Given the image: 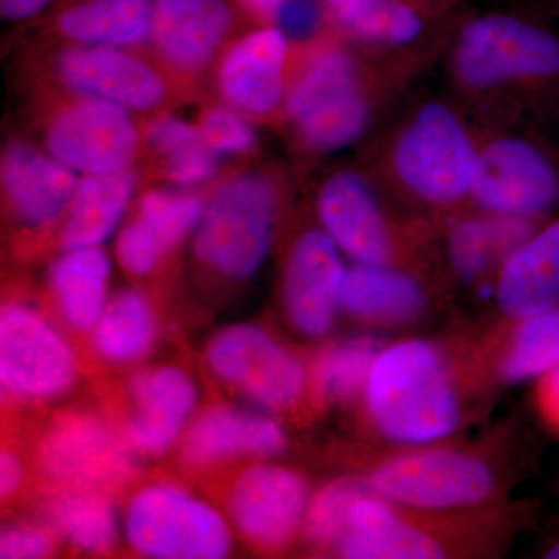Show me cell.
I'll return each mask as SVG.
<instances>
[{
    "instance_id": "ee69618b",
    "label": "cell",
    "mask_w": 559,
    "mask_h": 559,
    "mask_svg": "<svg viewBox=\"0 0 559 559\" xmlns=\"http://www.w3.org/2000/svg\"><path fill=\"white\" fill-rule=\"evenodd\" d=\"M546 3L547 11L551 14V16L559 17V0H543Z\"/></svg>"
},
{
    "instance_id": "f546056e",
    "label": "cell",
    "mask_w": 559,
    "mask_h": 559,
    "mask_svg": "<svg viewBox=\"0 0 559 559\" xmlns=\"http://www.w3.org/2000/svg\"><path fill=\"white\" fill-rule=\"evenodd\" d=\"M156 333V316L150 300L138 289H124L106 305L92 330V344L103 359L130 364L146 356Z\"/></svg>"
},
{
    "instance_id": "f35d334b",
    "label": "cell",
    "mask_w": 559,
    "mask_h": 559,
    "mask_svg": "<svg viewBox=\"0 0 559 559\" xmlns=\"http://www.w3.org/2000/svg\"><path fill=\"white\" fill-rule=\"evenodd\" d=\"M53 536L36 525H11L0 536V558L36 559L53 551Z\"/></svg>"
},
{
    "instance_id": "52a82bcc",
    "label": "cell",
    "mask_w": 559,
    "mask_h": 559,
    "mask_svg": "<svg viewBox=\"0 0 559 559\" xmlns=\"http://www.w3.org/2000/svg\"><path fill=\"white\" fill-rule=\"evenodd\" d=\"M132 550L156 559H219L229 554V525L187 489L154 484L135 492L124 514Z\"/></svg>"
},
{
    "instance_id": "4fadbf2b",
    "label": "cell",
    "mask_w": 559,
    "mask_h": 559,
    "mask_svg": "<svg viewBox=\"0 0 559 559\" xmlns=\"http://www.w3.org/2000/svg\"><path fill=\"white\" fill-rule=\"evenodd\" d=\"M293 50V39L275 24L261 25L235 40L216 73L223 100L253 119L283 117Z\"/></svg>"
},
{
    "instance_id": "e0dca14e",
    "label": "cell",
    "mask_w": 559,
    "mask_h": 559,
    "mask_svg": "<svg viewBox=\"0 0 559 559\" xmlns=\"http://www.w3.org/2000/svg\"><path fill=\"white\" fill-rule=\"evenodd\" d=\"M229 514L238 532L264 550H277L293 539L307 514L308 488L299 474L275 465H257L235 480Z\"/></svg>"
},
{
    "instance_id": "277c9868",
    "label": "cell",
    "mask_w": 559,
    "mask_h": 559,
    "mask_svg": "<svg viewBox=\"0 0 559 559\" xmlns=\"http://www.w3.org/2000/svg\"><path fill=\"white\" fill-rule=\"evenodd\" d=\"M364 392L374 425L399 443H432L457 426V393L429 342L404 341L378 353Z\"/></svg>"
},
{
    "instance_id": "9a60e30c",
    "label": "cell",
    "mask_w": 559,
    "mask_h": 559,
    "mask_svg": "<svg viewBox=\"0 0 559 559\" xmlns=\"http://www.w3.org/2000/svg\"><path fill=\"white\" fill-rule=\"evenodd\" d=\"M58 81L79 97L98 98L131 112H150L168 98L159 70L119 47L68 44L53 60Z\"/></svg>"
},
{
    "instance_id": "60d3db41",
    "label": "cell",
    "mask_w": 559,
    "mask_h": 559,
    "mask_svg": "<svg viewBox=\"0 0 559 559\" xmlns=\"http://www.w3.org/2000/svg\"><path fill=\"white\" fill-rule=\"evenodd\" d=\"M539 404L547 419L559 429V364L540 381Z\"/></svg>"
},
{
    "instance_id": "7bdbcfd3",
    "label": "cell",
    "mask_w": 559,
    "mask_h": 559,
    "mask_svg": "<svg viewBox=\"0 0 559 559\" xmlns=\"http://www.w3.org/2000/svg\"><path fill=\"white\" fill-rule=\"evenodd\" d=\"M22 477H24V469L17 455L13 452L2 451L0 455V492L2 498H10L11 495L20 488Z\"/></svg>"
},
{
    "instance_id": "8d00e7d4",
    "label": "cell",
    "mask_w": 559,
    "mask_h": 559,
    "mask_svg": "<svg viewBox=\"0 0 559 559\" xmlns=\"http://www.w3.org/2000/svg\"><path fill=\"white\" fill-rule=\"evenodd\" d=\"M202 142L215 156H237L250 153L257 145V134L246 116L231 108H210L198 123Z\"/></svg>"
},
{
    "instance_id": "d6986e66",
    "label": "cell",
    "mask_w": 559,
    "mask_h": 559,
    "mask_svg": "<svg viewBox=\"0 0 559 559\" xmlns=\"http://www.w3.org/2000/svg\"><path fill=\"white\" fill-rule=\"evenodd\" d=\"M130 414L124 439L131 450L160 455L170 450L189 426L198 403L193 380L176 367H154L131 378Z\"/></svg>"
},
{
    "instance_id": "ffe728a7",
    "label": "cell",
    "mask_w": 559,
    "mask_h": 559,
    "mask_svg": "<svg viewBox=\"0 0 559 559\" xmlns=\"http://www.w3.org/2000/svg\"><path fill=\"white\" fill-rule=\"evenodd\" d=\"M0 182L10 212L31 229H47L66 216L79 186L75 171L24 140L3 148Z\"/></svg>"
},
{
    "instance_id": "9c48e42d",
    "label": "cell",
    "mask_w": 559,
    "mask_h": 559,
    "mask_svg": "<svg viewBox=\"0 0 559 559\" xmlns=\"http://www.w3.org/2000/svg\"><path fill=\"white\" fill-rule=\"evenodd\" d=\"M79 378L75 353L60 331L24 304L0 312V382L13 399L46 403L61 399Z\"/></svg>"
},
{
    "instance_id": "f6af8a7d",
    "label": "cell",
    "mask_w": 559,
    "mask_h": 559,
    "mask_svg": "<svg viewBox=\"0 0 559 559\" xmlns=\"http://www.w3.org/2000/svg\"><path fill=\"white\" fill-rule=\"evenodd\" d=\"M547 558L559 559V543L557 546L551 547L549 554H547Z\"/></svg>"
},
{
    "instance_id": "44dd1931",
    "label": "cell",
    "mask_w": 559,
    "mask_h": 559,
    "mask_svg": "<svg viewBox=\"0 0 559 559\" xmlns=\"http://www.w3.org/2000/svg\"><path fill=\"white\" fill-rule=\"evenodd\" d=\"M235 25L227 0H154L150 43L180 73L207 66Z\"/></svg>"
},
{
    "instance_id": "4dcf8cb0",
    "label": "cell",
    "mask_w": 559,
    "mask_h": 559,
    "mask_svg": "<svg viewBox=\"0 0 559 559\" xmlns=\"http://www.w3.org/2000/svg\"><path fill=\"white\" fill-rule=\"evenodd\" d=\"M49 520L62 539L84 554H105L119 538L116 509L98 491L69 489L51 500Z\"/></svg>"
},
{
    "instance_id": "b9f144b4",
    "label": "cell",
    "mask_w": 559,
    "mask_h": 559,
    "mask_svg": "<svg viewBox=\"0 0 559 559\" xmlns=\"http://www.w3.org/2000/svg\"><path fill=\"white\" fill-rule=\"evenodd\" d=\"M293 2L294 0H238L245 13L261 25L277 24L280 14Z\"/></svg>"
},
{
    "instance_id": "cb8c5ba5",
    "label": "cell",
    "mask_w": 559,
    "mask_h": 559,
    "mask_svg": "<svg viewBox=\"0 0 559 559\" xmlns=\"http://www.w3.org/2000/svg\"><path fill=\"white\" fill-rule=\"evenodd\" d=\"M342 558L433 559L443 557L440 544L396 516L382 496L360 492L349 506L347 524L334 544Z\"/></svg>"
},
{
    "instance_id": "7c38bea8",
    "label": "cell",
    "mask_w": 559,
    "mask_h": 559,
    "mask_svg": "<svg viewBox=\"0 0 559 559\" xmlns=\"http://www.w3.org/2000/svg\"><path fill=\"white\" fill-rule=\"evenodd\" d=\"M492 474L480 460L451 451L412 452L382 463L370 477L389 502L423 510L473 506L491 495Z\"/></svg>"
},
{
    "instance_id": "4316f807",
    "label": "cell",
    "mask_w": 559,
    "mask_h": 559,
    "mask_svg": "<svg viewBox=\"0 0 559 559\" xmlns=\"http://www.w3.org/2000/svg\"><path fill=\"white\" fill-rule=\"evenodd\" d=\"M135 175L131 168L79 180L60 235L62 250L91 248L108 240L131 204Z\"/></svg>"
},
{
    "instance_id": "d6a6232c",
    "label": "cell",
    "mask_w": 559,
    "mask_h": 559,
    "mask_svg": "<svg viewBox=\"0 0 559 559\" xmlns=\"http://www.w3.org/2000/svg\"><path fill=\"white\" fill-rule=\"evenodd\" d=\"M559 364V305L522 319L502 362L507 380L544 377Z\"/></svg>"
},
{
    "instance_id": "7a4b0ae2",
    "label": "cell",
    "mask_w": 559,
    "mask_h": 559,
    "mask_svg": "<svg viewBox=\"0 0 559 559\" xmlns=\"http://www.w3.org/2000/svg\"><path fill=\"white\" fill-rule=\"evenodd\" d=\"M447 97L479 128L559 119V28L518 11H463L440 64Z\"/></svg>"
},
{
    "instance_id": "8fae6325",
    "label": "cell",
    "mask_w": 559,
    "mask_h": 559,
    "mask_svg": "<svg viewBox=\"0 0 559 559\" xmlns=\"http://www.w3.org/2000/svg\"><path fill=\"white\" fill-rule=\"evenodd\" d=\"M209 369L253 403L285 409L300 399L307 382L304 364L255 325H231L210 341Z\"/></svg>"
},
{
    "instance_id": "7402d4cb",
    "label": "cell",
    "mask_w": 559,
    "mask_h": 559,
    "mask_svg": "<svg viewBox=\"0 0 559 559\" xmlns=\"http://www.w3.org/2000/svg\"><path fill=\"white\" fill-rule=\"evenodd\" d=\"M286 447L285 430L275 419L237 407L216 406L189 425L182 459L193 468H209L235 459H267Z\"/></svg>"
},
{
    "instance_id": "74e56055",
    "label": "cell",
    "mask_w": 559,
    "mask_h": 559,
    "mask_svg": "<svg viewBox=\"0 0 559 559\" xmlns=\"http://www.w3.org/2000/svg\"><path fill=\"white\" fill-rule=\"evenodd\" d=\"M120 266L132 275L150 274L157 266L165 250L153 231L135 216L121 229L116 242Z\"/></svg>"
},
{
    "instance_id": "83f0119b",
    "label": "cell",
    "mask_w": 559,
    "mask_h": 559,
    "mask_svg": "<svg viewBox=\"0 0 559 559\" xmlns=\"http://www.w3.org/2000/svg\"><path fill=\"white\" fill-rule=\"evenodd\" d=\"M425 299L421 283L409 272L353 263L342 280L340 307L355 318L401 322L418 314Z\"/></svg>"
},
{
    "instance_id": "5b68a950",
    "label": "cell",
    "mask_w": 559,
    "mask_h": 559,
    "mask_svg": "<svg viewBox=\"0 0 559 559\" xmlns=\"http://www.w3.org/2000/svg\"><path fill=\"white\" fill-rule=\"evenodd\" d=\"M469 205L546 223L559 215V143L538 127L479 128Z\"/></svg>"
},
{
    "instance_id": "f1b7e54d",
    "label": "cell",
    "mask_w": 559,
    "mask_h": 559,
    "mask_svg": "<svg viewBox=\"0 0 559 559\" xmlns=\"http://www.w3.org/2000/svg\"><path fill=\"white\" fill-rule=\"evenodd\" d=\"M110 261L98 246L64 250L51 264L50 286L70 329L92 331L108 305Z\"/></svg>"
},
{
    "instance_id": "d4e9b609",
    "label": "cell",
    "mask_w": 559,
    "mask_h": 559,
    "mask_svg": "<svg viewBox=\"0 0 559 559\" xmlns=\"http://www.w3.org/2000/svg\"><path fill=\"white\" fill-rule=\"evenodd\" d=\"M153 11L154 0H58L49 27L75 46L130 49L150 40Z\"/></svg>"
},
{
    "instance_id": "d590c367",
    "label": "cell",
    "mask_w": 559,
    "mask_h": 559,
    "mask_svg": "<svg viewBox=\"0 0 559 559\" xmlns=\"http://www.w3.org/2000/svg\"><path fill=\"white\" fill-rule=\"evenodd\" d=\"M364 489L353 481L340 480L320 489L308 503L305 514V532L318 546L336 544L347 524L349 506Z\"/></svg>"
},
{
    "instance_id": "ba28073f",
    "label": "cell",
    "mask_w": 559,
    "mask_h": 559,
    "mask_svg": "<svg viewBox=\"0 0 559 559\" xmlns=\"http://www.w3.org/2000/svg\"><path fill=\"white\" fill-rule=\"evenodd\" d=\"M396 204L360 165L330 173L316 194L320 227L353 263L395 266L404 252Z\"/></svg>"
},
{
    "instance_id": "30bf717a",
    "label": "cell",
    "mask_w": 559,
    "mask_h": 559,
    "mask_svg": "<svg viewBox=\"0 0 559 559\" xmlns=\"http://www.w3.org/2000/svg\"><path fill=\"white\" fill-rule=\"evenodd\" d=\"M44 142L51 156L70 170L83 176L109 175L131 168L139 131L131 110L76 95L47 121Z\"/></svg>"
},
{
    "instance_id": "836d02e7",
    "label": "cell",
    "mask_w": 559,
    "mask_h": 559,
    "mask_svg": "<svg viewBox=\"0 0 559 559\" xmlns=\"http://www.w3.org/2000/svg\"><path fill=\"white\" fill-rule=\"evenodd\" d=\"M377 345L367 340L342 341L323 349L314 362L312 381L319 395L330 401H348L366 389Z\"/></svg>"
},
{
    "instance_id": "ac0fdd59",
    "label": "cell",
    "mask_w": 559,
    "mask_h": 559,
    "mask_svg": "<svg viewBox=\"0 0 559 559\" xmlns=\"http://www.w3.org/2000/svg\"><path fill=\"white\" fill-rule=\"evenodd\" d=\"M326 231L307 229L294 240L283 272V300L293 325L310 337L333 326L347 267Z\"/></svg>"
},
{
    "instance_id": "603a6c76",
    "label": "cell",
    "mask_w": 559,
    "mask_h": 559,
    "mask_svg": "<svg viewBox=\"0 0 559 559\" xmlns=\"http://www.w3.org/2000/svg\"><path fill=\"white\" fill-rule=\"evenodd\" d=\"M499 307L513 319L559 305V215L540 224L498 272Z\"/></svg>"
},
{
    "instance_id": "3957f363",
    "label": "cell",
    "mask_w": 559,
    "mask_h": 559,
    "mask_svg": "<svg viewBox=\"0 0 559 559\" xmlns=\"http://www.w3.org/2000/svg\"><path fill=\"white\" fill-rule=\"evenodd\" d=\"M477 164L479 130L441 95L401 109L359 165L396 204L450 216L469 204Z\"/></svg>"
},
{
    "instance_id": "6da1fadb",
    "label": "cell",
    "mask_w": 559,
    "mask_h": 559,
    "mask_svg": "<svg viewBox=\"0 0 559 559\" xmlns=\"http://www.w3.org/2000/svg\"><path fill=\"white\" fill-rule=\"evenodd\" d=\"M457 20L406 47L362 46L323 28L296 40L283 120L297 145L323 156L369 138L395 103L440 64Z\"/></svg>"
},
{
    "instance_id": "2e32d148",
    "label": "cell",
    "mask_w": 559,
    "mask_h": 559,
    "mask_svg": "<svg viewBox=\"0 0 559 559\" xmlns=\"http://www.w3.org/2000/svg\"><path fill=\"white\" fill-rule=\"evenodd\" d=\"M39 465L49 479L80 491L117 487L130 479L128 451L100 419L70 415L44 437Z\"/></svg>"
},
{
    "instance_id": "1f68e13d",
    "label": "cell",
    "mask_w": 559,
    "mask_h": 559,
    "mask_svg": "<svg viewBox=\"0 0 559 559\" xmlns=\"http://www.w3.org/2000/svg\"><path fill=\"white\" fill-rule=\"evenodd\" d=\"M146 142L159 156L165 178L194 187L215 175L216 156L202 142L198 127L175 116L157 117L146 128Z\"/></svg>"
},
{
    "instance_id": "e575fe53",
    "label": "cell",
    "mask_w": 559,
    "mask_h": 559,
    "mask_svg": "<svg viewBox=\"0 0 559 559\" xmlns=\"http://www.w3.org/2000/svg\"><path fill=\"white\" fill-rule=\"evenodd\" d=\"M204 209L201 198L189 191L153 189L140 198L138 218L168 253L198 229Z\"/></svg>"
},
{
    "instance_id": "8992f818",
    "label": "cell",
    "mask_w": 559,
    "mask_h": 559,
    "mask_svg": "<svg viewBox=\"0 0 559 559\" xmlns=\"http://www.w3.org/2000/svg\"><path fill=\"white\" fill-rule=\"evenodd\" d=\"M278 176L248 171L224 180L205 202L193 252L224 278L246 280L263 266L282 209Z\"/></svg>"
},
{
    "instance_id": "ab89813d",
    "label": "cell",
    "mask_w": 559,
    "mask_h": 559,
    "mask_svg": "<svg viewBox=\"0 0 559 559\" xmlns=\"http://www.w3.org/2000/svg\"><path fill=\"white\" fill-rule=\"evenodd\" d=\"M58 0H0V16L7 22H27L44 16Z\"/></svg>"
},
{
    "instance_id": "484cf974",
    "label": "cell",
    "mask_w": 559,
    "mask_h": 559,
    "mask_svg": "<svg viewBox=\"0 0 559 559\" xmlns=\"http://www.w3.org/2000/svg\"><path fill=\"white\" fill-rule=\"evenodd\" d=\"M540 224L544 223L492 215L469 204L457 210L450 215L447 231V255L452 271L473 282L492 267L500 270Z\"/></svg>"
},
{
    "instance_id": "5bb4252c",
    "label": "cell",
    "mask_w": 559,
    "mask_h": 559,
    "mask_svg": "<svg viewBox=\"0 0 559 559\" xmlns=\"http://www.w3.org/2000/svg\"><path fill=\"white\" fill-rule=\"evenodd\" d=\"M468 0H320L322 28L349 43L406 47L451 24Z\"/></svg>"
}]
</instances>
